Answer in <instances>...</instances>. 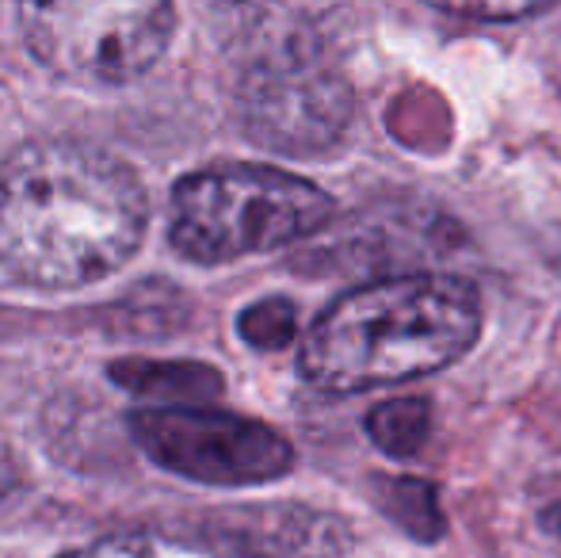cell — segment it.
I'll return each mask as SVG.
<instances>
[{
	"label": "cell",
	"instance_id": "1",
	"mask_svg": "<svg viewBox=\"0 0 561 558\" xmlns=\"http://www.w3.org/2000/svg\"><path fill=\"white\" fill-rule=\"evenodd\" d=\"M149 200L138 172L81 138H35L0 164V269L43 291L107 280L138 253Z\"/></svg>",
	"mask_w": 561,
	"mask_h": 558
},
{
	"label": "cell",
	"instance_id": "2",
	"mask_svg": "<svg viewBox=\"0 0 561 558\" xmlns=\"http://www.w3.org/2000/svg\"><path fill=\"white\" fill-rule=\"evenodd\" d=\"M481 333L478 291L458 276H390L340 295L302 341V375L321 390L390 387L444 372Z\"/></svg>",
	"mask_w": 561,
	"mask_h": 558
},
{
	"label": "cell",
	"instance_id": "3",
	"mask_svg": "<svg viewBox=\"0 0 561 558\" xmlns=\"http://www.w3.org/2000/svg\"><path fill=\"white\" fill-rule=\"evenodd\" d=\"M333 210V200L295 172L226 161L176 180L169 241L192 264H229L310 238Z\"/></svg>",
	"mask_w": 561,
	"mask_h": 558
},
{
	"label": "cell",
	"instance_id": "4",
	"mask_svg": "<svg viewBox=\"0 0 561 558\" xmlns=\"http://www.w3.org/2000/svg\"><path fill=\"white\" fill-rule=\"evenodd\" d=\"M20 31L43 69L77 84H126L172 43V0H20Z\"/></svg>",
	"mask_w": 561,
	"mask_h": 558
},
{
	"label": "cell",
	"instance_id": "5",
	"mask_svg": "<svg viewBox=\"0 0 561 558\" xmlns=\"http://www.w3.org/2000/svg\"><path fill=\"white\" fill-rule=\"evenodd\" d=\"M130 436L157 467L207 486L275 482L295 467V447L264 421L207 406L134 410Z\"/></svg>",
	"mask_w": 561,
	"mask_h": 558
},
{
	"label": "cell",
	"instance_id": "6",
	"mask_svg": "<svg viewBox=\"0 0 561 558\" xmlns=\"http://www.w3.org/2000/svg\"><path fill=\"white\" fill-rule=\"evenodd\" d=\"M237 123L256 146L287 157H313L344 138L355 96L333 58L249 66L233 92Z\"/></svg>",
	"mask_w": 561,
	"mask_h": 558
},
{
	"label": "cell",
	"instance_id": "7",
	"mask_svg": "<svg viewBox=\"0 0 561 558\" xmlns=\"http://www.w3.org/2000/svg\"><path fill=\"white\" fill-rule=\"evenodd\" d=\"M347 0H222L226 46L249 66L333 58Z\"/></svg>",
	"mask_w": 561,
	"mask_h": 558
},
{
	"label": "cell",
	"instance_id": "8",
	"mask_svg": "<svg viewBox=\"0 0 561 558\" xmlns=\"http://www.w3.org/2000/svg\"><path fill=\"white\" fill-rule=\"evenodd\" d=\"M107 375L134 395L161 398L172 406L207 402V398L222 395V375L195 360H176V364L172 360H118Z\"/></svg>",
	"mask_w": 561,
	"mask_h": 558
},
{
	"label": "cell",
	"instance_id": "9",
	"mask_svg": "<svg viewBox=\"0 0 561 558\" xmlns=\"http://www.w3.org/2000/svg\"><path fill=\"white\" fill-rule=\"evenodd\" d=\"M61 558H264V555L229 544H199V539L164 536V532H126V536H107L89 547H77V551Z\"/></svg>",
	"mask_w": 561,
	"mask_h": 558
},
{
	"label": "cell",
	"instance_id": "10",
	"mask_svg": "<svg viewBox=\"0 0 561 558\" xmlns=\"http://www.w3.org/2000/svg\"><path fill=\"white\" fill-rule=\"evenodd\" d=\"M432 432V406L428 398H390L367 413V436L378 452L390 459H409L424 447Z\"/></svg>",
	"mask_w": 561,
	"mask_h": 558
},
{
	"label": "cell",
	"instance_id": "11",
	"mask_svg": "<svg viewBox=\"0 0 561 558\" xmlns=\"http://www.w3.org/2000/svg\"><path fill=\"white\" fill-rule=\"evenodd\" d=\"M378 501H382L386 516L398 528H405L413 539H421V544L444 539L447 521H444V509H439L436 490L428 482H421V478H390V482H382Z\"/></svg>",
	"mask_w": 561,
	"mask_h": 558
},
{
	"label": "cell",
	"instance_id": "12",
	"mask_svg": "<svg viewBox=\"0 0 561 558\" xmlns=\"http://www.w3.org/2000/svg\"><path fill=\"white\" fill-rule=\"evenodd\" d=\"M237 329H241V337L252 349H264V352L287 349L298 337V310L287 298H264V303L241 310Z\"/></svg>",
	"mask_w": 561,
	"mask_h": 558
},
{
	"label": "cell",
	"instance_id": "13",
	"mask_svg": "<svg viewBox=\"0 0 561 558\" xmlns=\"http://www.w3.org/2000/svg\"><path fill=\"white\" fill-rule=\"evenodd\" d=\"M428 4L455 15H470V20H524V15L550 8L554 0H428Z\"/></svg>",
	"mask_w": 561,
	"mask_h": 558
},
{
	"label": "cell",
	"instance_id": "14",
	"mask_svg": "<svg viewBox=\"0 0 561 558\" xmlns=\"http://www.w3.org/2000/svg\"><path fill=\"white\" fill-rule=\"evenodd\" d=\"M12 482H15V467H12V459H8L4 447H0V498L12 490Z\"/></svg>",
	"mask_w": 561,
	"mask_h": 558
},
{
	"label": "cell",
	"instance_id": "15",
	"mask_svg": "<svg viewBox=\"0 0 561 558\" xmlns=\"http://www.w3.org/2000/svg\"><path fill=\"white\" fill-rule=\"evenodd\" d=\"M547 524H550V528H554L558 536H561V505L550 509V513H547Z\"/></svg>",
	"mask_w": 561,
	"mask_h": 558
}]
</instances>
